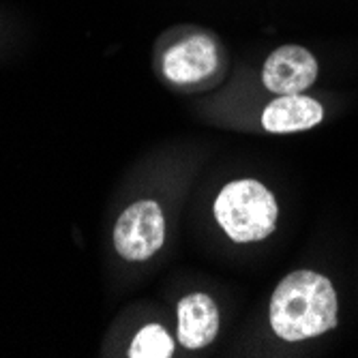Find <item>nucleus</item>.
<instances>
[{"instance_id":"5","label":"nucleus","mask_w":358,"mask_h":358,"mask_svg":"<svg viewBox=\"0 0 358 358\" xmlns=\"http://www.w3.org/2000/svg\"><path fill=\"white\" fill-rule=\"evenodd\" d=\"M317 78L315 56L301 45H283L275 50L262 71L264 86L275 94H301Z\"/></svg>"},{"instance_id":"1","label":"nucleus","mask_w":358,"mask_h":358,"mask_svg":"<svg viewBox=\"0 0 358 358\" xmlns=\"http://www.w3.org/2000/svg\"><path fill=\"white\" fill-rule=\"evenodd\" d=\"M337 292L320 273L294 271L281 279L271 299V327L285 341H301L337 327Z\"/></svg>"},{"instance_id":"2","label":"nucleus","mask_w":358,"mask_h":358,"mask_svg":"<svg viewBox=\"0 0 358 358\" xmlns=\"http://www.w3.org/2000/svg\"><path fill=\"white\" fill-rule=\"evenodd\" d=\"M275 195L253 178L227 182L215 200V219L234 243H255L277 227Z\"/></svg>"},{"instance_id":"4","label":"nucleus","mask_w":358,"mask_h":358,"mask_svg":"<svg viewBox=\"0 0 358 358\" xmlns=\"http://www.w3.org/2000/svg\"><path fill=\"white\" fill-rule=\"evenodd\" d=\"M166 243V217L152 200H140L129 206L116 221L114 247L129 262H144Z\"/></svg>"},{"instance_id":"6","label":"nucleus","mask_w":358,"mask_h":358,"mask_svg":"<svg viewBox=\"0 0 358 358\" xmlns=\"http://www.w3.org/2000/svg\"><path fill=\"white\" fill-rule=\"evenodd\" d=\"M178 341L187 350H202L210 345L221 327V315L217 303L204 294L193 292L178 303Z\"/></svg>"},{"instance_id":"7","label":"nucleus","mask_w":358,"mask_h":358,"mask_svg":"<svg viewBox=\"0 0 358 358\" xmlns=\"http://www.w3.org/2000/svg\"><path fill=\"white\" fill-rule=\"evenodd\" d=\"M324 108L303 94H281L266 106L262 114V127L268 134H296L320 124Z\"/></svg>"},{"instance_id":"3","label":"nucleus","mask_w":358,"mask_h":358,"mask_svg":"<svg viewBox=\"0 0 358 358\" xmlns=\"http://www.w3.org/2000/svg\"><path fill=\"white\" fill-rule=\"evenodd\" d=\"M159 67L166 80L180 88L200 86L221 69V50L213 35L204 30H182L170 37L161 50Z\"/></svg>"},{"instance_id":"8","label":"nucleus","mask_w":358,"mask_h":358,"mask_svg":"<svg viewBox=\"0 0 358 358\" xmlns=\"http://www.w3.org/2000/svg\"><path fill=\"white\" fill-rule=\"evenodd\" d=\"M172 354L174 339L161 324H146L129 348L131 358H170Z\"/></svg>"}]
</instances>
